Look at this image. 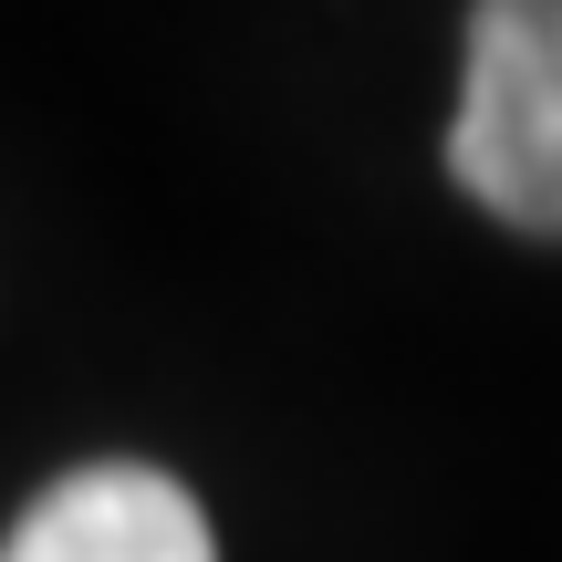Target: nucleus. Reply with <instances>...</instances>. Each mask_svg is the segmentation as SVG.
Masks as SVG:
<instances>
[{
	"mask_svg": "<svg viewBox=\"0 0 562 562\" xmlns=\"http://www.w3.org/2000/svg\"><path fill=\"white\" fill-rule=\"evenodd\" d=\"M448 178L490 220L562 240V0L469 11V83L448 125Z\"/></svg>",
	"mask_w": 562,
	"mask_h": 562,
	"instance_id": "obj_1",
	"label": "nucleus"
},
{
	"mask_svg": "<svg viewBox=\"0 0 562 562\" xmlns=\"http://www.w3.org/2000/svg\"><path fill=\"white\" fill-rule=\"evenodd\" d=\"M0 562H220L209 510L146 459H94L11 521Z\"/></svg>",
	"mask_w": 562,
	"mask_h": 562,
	"instance_id": "obj_2",
	"label": "nucleus"
}]
</instances>
